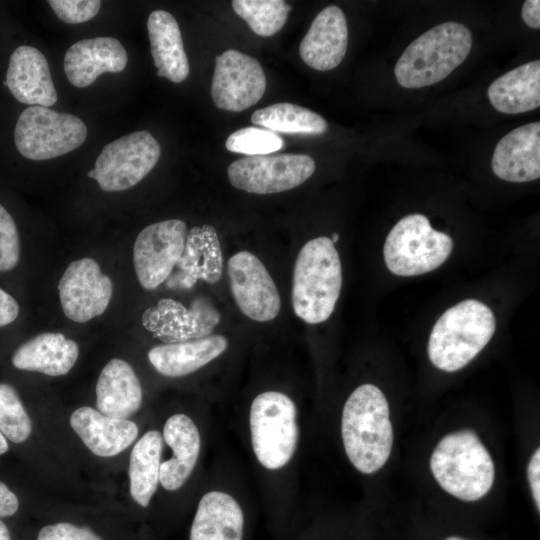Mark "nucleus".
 Listing matches in <instances>:
<instances>
[{
    "instance_id": "obj_2",
    "label": "nucleus",
    "mask_w": 540,
    "mask_h": 540,
    "mask_svg": "<svg viewBox=\"0 0 540 540\" xmlns=\"http://www.w3.org/2000/svg\"><path fill=\"white\" fill-rule=\"evenodd\" d=\"M342 287V266L329 237L308 241L295 261L292 306L295 314L309 324L326 321L333 313Z\"/></svg>"
},
{
    "instance_id": "obj_31",
    "label": "nucleus",
    "mask_w": 540,
    "mask_h": 540,
    "mask_svg": "<svg viewBox=\"0 0 540 540\" xmlns=\"http://www.w3.org/2000/svg\"><path fill=\"white\" fill-rule=\"evenodd\" d=\"M231 4L234 12L262 37L280 31L292 9L283 0H233Z\"/></svg>"
},
{
    "instance_id": "obj_19",
    "label": "nucleus",
    "mask_w": 540,
    "mask_h": 540,
    "mask_svg": "<svg viewBox=\"0 0 540 540\" xmlns=\"http://www.w3.org/2000/svg\"><path fill=\"white\" fill-rule=\"evenodd\" d=\"M3 84L16 100L30 106L49 108L58 99L49 64L33 46L22 45L13 51Z\"/></svg>"
},
{
    "instance_id": "obj_6",
    "label": "nucleus",
    "mask_w": 540,
    "mask_h": 540,
    "mask_svg": "<svg viewBox=\"0 0 540 540\" xmlns=\"http://www.w3.org/2000/svg\"><path fill=\"white\" fill-rule=\"evenodd\" d=\"M430 468L442 489L468 502L484 497L495 479L490 453L472 430L444 436L432 452Z\"/></svg>"
},
{
    "instance_id": "obj_38",
    "label": "nucleus",
    "mask_w": 540,
    "mask_h": 540,
    "mask_svg": "<svg viewBox=\"0 0 540 540\" xmlns=\"http://www.w3.org/2000/svg\"><path fill=\"white\" fill-rule=\"evenodd\" d=\"M19 309L15 298L0 288V327L12 323L18 317Z\"/></svg>"
},
{
    "instance_id": "obj_16",
    "label": "nucleus",
    "mask_w": 540,
    "mask_h": 540,
    "mask_svg": "<svg viewBox=\"0 0 540 540\" xmlns=\"http://www.w3.org/2000/svg\"><path fill=\"white\" fill-rule=\"evenodd\" d=\"M177 271L167 285L173 289H188L198 280L217 283L222 274L223 256L218 234L211 225L196 226L187 232Z\"/></svg>"
},
{
    "instance_id": "obj_30",
    "label": "nucleus",
    "mask_w": 540,
    "mask_h": 540,
    "mask_svg": "<svg viewBox=\"0 0 540 540\" xmlns=\"http://www.w3.org/2000/svg\"><path fill=\"white\" fill-rule=\"evenodd\" d=\"M251 122L275 133L320 135L328 129V123L321 115L288 102L256 110Z\"/></svg>"
},
{
    "instance_id": "obj_15",
    "label": "nucleus",
    "mask_w": 540,
    "mask_h": 540,
    "mask_svg": "<svg viewBox=\"0 0 540 540\" xmlns=\"http://www.w3.org/2000/svg\"><path fill=\"white\" fill-rule=\"evenodd\" d=\"M62 310L77 323L87 322L107 309L113 284L92 258H81L69 264L58 284Z\"/></svg>"
},
{
    "instance_id": "obj_28",
    "label": "nucleus",
    "mask_w": 540,
    "mask_h": 540,
    "mask_svg": "<svg viewBox=\"0 0 540 540\" xmlns=\"http://www.w3.org/2000/svg\"><path fill=\"white\" fill-rule=\"evenodd\" d=\"M488 99L497 111L521 114L540 106V61L520 65L496 78L488 87Z\"/></svg>"
},
{
    "instance_id": "obj_27",
    "label": "nucleus",
    "mask_w": 540,
    "mask_h": 540,
    "mask_svg": "<svg viewBox=\"0 0 540 540\" xmlns=\"http://www.w3.org/2000/svg\"><path fill=\"white\" fill-rule=\"evenodd\" d=\"M147 29L157 75L183 82L190 68L177 20L167 11L155 10L148 17Z\"/></svg>"
},
{
    "instance_id": "obj_41",
    "label": "nucleus",
    "mask_w": 540,
    "mask_h": 540,
    "mask_svg": "<svg viewBox=\"0 0 540 540\" xmlns=\"http://www.w3.org/2000/svg\"><path fill=\"white\" fill-rule=\"evenodd\" d=\"M0 540H11L7 526L0 520Z\"/></svg>"
},
{
    "instance_id": "obj_8",
    "label": "nucleus",
    "mask_w": 540,
    "mask_h": 540,
    "mask_svg": "<svg viewBox=\"0 0 540 540\" xmlns=\"http://www.w3.org/2000/svg\"><path fill=\"white\" fill-rule=\"evenodd\" d=\"M86 136L87 128L80 118L42 106L23 110L14 129L17 150L35 161L67 154L82 145Z\"/></svg>"
},
{
    "instance_id": "obj_21",
    "label": "nucleus",
    "mask_w": 540,
    "mask_h": 540,
    "mask_svg": "<svg viewBox=\"0 0 540 540\" xmlns=\"http://www.w3.org/2000/svg\"><path fill=\"white\" fill-rule=\"evenodd\" d=\"M127 61V52L116 38L82 39L71 45L65 53L64 71L72 85L84 88L103 73L123 71Z\"/></svg>"
},
{
    "instance_id": "obj_4",
    "label": "nucleus",
    "mask_w": 540,
    "mask_h": 540,
    "mask_svg": "<svg viewBox=\"0 0 540 540\" xmlns=\"http://www.w3.org/2000/svg\"><path fill=\"white\" fill-rule=\"evenodd\" d=\"M495 329V316L486 304L463 300L436 321L429 336L428 357L440 370H460L488 344Z\"/></svg>"
},
{
    "instance_id": "obj_18",
    "label": "nucleus",
    "mask_w": 540,
    "mask_h": 540,
    "mask_svg": "<svg viewBox=\"0 0 540 540\" xmlns=\"http://www.w3.org/2000/svg\"><path fill=\"white\" fill-rule=\"evenodd\" d=\"M162 438L172 456L160 463L159 483L167 491H176L184 486L197 465L201 435L190 416L176 413L164 423Z\"/></svg>"
},
{
    "instance_id": "obj_22",
    "label": "nucleus",
    "mask_w": 540,
    "mask_h": 540,
    "mask_svg": "<svg viewBox=\"0 0 540 540\" xmlns=\"http://www.w3.org/2000/svg\"><path fill=\"white\" fill-rule=\"evenodd\" d=\"M245 515L233 494L212 489L200 498L190 540H243Z\"/></svg>"
},
{
    "instance_id": "obj_20",
    "label": "nucleus",
    "mask_w": 540,
    "mask_h": 540,
    "mask_svg": "<svg viewBox=\"0 0 540 540\" xmlns=\"http://www.w3.org/2000/svg\"><path fill=\"white\" fill-rule=\"evenodd\" d=\"M348 46V27L343 11L330 5L320 11L299 46V54L309 67L328 71L343 60Z\"/></svg>"
},
{
    "instance_id": "obj_9",
    "label": "nucleus",
    "mask_w": 540,
    "mask_h": 540,
    "mask_svg": "<svg viewBox=\"0 0 540 540\" xmlns=\"http://www.w3.org/2000/svg\"><path fill=\"white\" fill-rule=\"evenodd\" d=\"M161 148L148 131H136L105 145L88 177L106 192L127 190L139 183L157 164Z\"/></svg>"
},
{
    "instance_id": "obj_35",
    "label": "nucleus",
    "mask_w": 540,
    "mask_h": 540,
    "mask_svg": "<svg viewBox=\"0 0 540 540\" xmlns=\"http://www.w3.org/2000/svg\"><path fill=\"white\" fill-rule=\"evenodd\" d=\"M48 3L57 17L68 24H79L94 18L101 7L99 0H50Z\"/></svg>"
},
{
    "instance_id": "obj_10",
    "label": "nucleus",
    "mask_w": 540,
    "mask_h": 540,
    "mask_svg": "<svg viewBox=\"0 0 540 540\" xmlns=\"http://www.w3.org/2000/svg\"><path fill=\"white\" fill-rule=\"evenodd\" d=\"M315 168V161L306 154H267L235 160L228 166L227 175L235 188L265 195L298 187Z\"/></svg>"
},
{
    "instance_id": "obj_11",
    "label": "nucleus",
    "mask_w": 540,
    "mask_h": 540,
    "mask_svg": "<svg viewBox=\"0 0 540 540\" xmlns=\"http://www.w3.org/2000/svg\"><path fill=\"white\" fill-rule=\"evenodd\" d=\"M187 225L168 219L145 227L133 247V264L140 285L154 290L165 282L180 259L187 236Z\"/></svg>"
},
{
    "instance_id": "obj_3",
    "label": "nucleus",
    "mask_w": 540,
    "mask_h": 540,
    "mask_svg": "<svg viewBox=\"0 0 540 540\" xmlns=\"http://www.w3.org/2000/svg\"><path fill=\"white\" fill-rule=\"evenodd\" d=\"M472 34L465 25L448 21L421 34L399 57L394 75L407 89L436 84L449 76L468 57Z\"/></svg>"
},
{
    "instance_id": "obj_13",
    "label": "nucleus",
    "mask_w": 540,
    "mask_h": 540,
    "mask_svg": "<svg viewBox=\"0 0 540 540\" xmlns=\"http://www.w3.org/2000/svg\"><path fill=\"white\" fill-rule=\"evenodd\" d=\"M232 296L240 311L249 319L268 322L281 308L279 291L263 263L253 253L240 251L227 263Z\"/></svg>"
},
{
    "instance_id": "obj_7",
    "label": "nucleus",
    "mask_w": 540,
    "mask_h": 540,
    "mask_svg": "<svg viewBox=\"0 0 540 540\" xmlns=\"http://www.w3.org/2000/svg\"><path fill=\"white\" fill-rule=\"evenodd\" d=\"M453 240L436 231L423 214H409L400 219L388 233L384 261L395 275L417 276L435 270L450 256Z\"/></svg>"
},
{
    "instance_id": "obj_5",
    "label": "nucleus",
    "mask_w": 540,
    "mask_h": 540,
    "mask_svg": "<svg viewBox=\"0 0 540 540\" xmlns=\"http://www.w3.org/2000/svg\"><path fill=\"white\" fill-rule=\"evenodd\" d=\"M248 432L259 466L271 473L284 470L294 459L299 443L296 403L278 390L257 394L248 412Z\"/></svg>"
},
{
    "instance_id": "obj_36",
    "label": "nucleus",
    "mask_w": 540,
    "mask_h": 540,
    "mask_svg": "<svg viewBox=\"0 0 540 540\" xmlns=\"http://www.w3.org/2000/svg\"><path fill=\"white\" fill-rule=\"evenodd\" d=\"M37 540H103L87 527H78L71 523L60 522L43 527Z\"/></svg>"
},
{
    "instance_id": "obj_37",
    "label": "nucleus",
    "mask_w": 540,
    "mask_h": 540,
    "mask_svg": "<svg viewBox=\"0 0 540 540\" xmlns=\"http://www.w3.org/2000/svg\"><path fill=\"white\" fill-rule=\"evenodd\" d=\"M527 475L530 489L538 512L540 511V449L538 448L532 455L528 467Z\"/></svg>"
},
{
    "instance_id": "obj_25",
    "label": "nucleus",
    "mask_w": 540,
    "mask_h": 540,
    "mask_svg": "<svg viewBox=\"0 0 540 540\" xmlns=\"http://www.w3.org/2000/svg\"><path fill=\"white\" fill-rule=\"evenodd\" d=\"M228 345L225 336L212 334L193 341L156 345L149 350L148 359L161 375L182 377L217 359Z\"/></svg>"
},
{
    "instance_id": "obj_34",
    "label": "nucleus",
    "mask_w": 540,
    "mask_h": 540,
    "mask_svg": "<svg viewBox=\"0 0 540 540\" xmlns=\"http://www.w3.org/2000/svg\"><path fill=\"white\" fill-rule=\"evenodd\" d=\"M20 259V238L10 213L0 204V272L13 270Z\"/></svg>"
},
{
    "instance_id": "obj_24",
    "label": "nucleus",
    "mask_w": 540,
    "mask_h": 540,
    "mask_svg": "<svg viewBox=\"0 0 540 540\" xmlns=\"http://www.w3.org/2000/svg\"><path fill=\"white\" fill-rule=\"evenodd\" d=\"M142 397L140 380L132 366L122 359H111L97 380V410L109 417L128 419L140 409Z\"/></svg>"
},
{
    "instance_id": "obj_29",
    "label": "nucleus",
    "mask_w": 540,
    "mask_h": 540,
    "mask_svg": "<svg viewBox=\"0 0 540 540\" xmlns=\"http://www.w3.org/2000/svg\"><path fill=\"white\" fill-rule=\"evenodd\" d=\"M162 448V434L149 430L131 451L128 471L130 494L141 507H147L157 491Z\"/></svg>"
},
{
    "instance_id": "obj_44",
    "label": "nucleus",
    "mask_w": 540,
    "mask_h": 540,
    "mask_svg": "<svg viewBox=\"0 0 540 540\" xmlns=\"http://www.w3.org/2000/svg\"><path fill=\"white\" fill-rule=\"evenodd\" d=\"M332 237H333V238H332L331 240H332L333 243H335V242L338 241V239H339V236H338V234H336V233L333 234Z\"/></svg>"
},
{
    "instance_id": "obj_33",
    "label": "nucleus",
    "mask_w": 540,
    "mask_h": 540,
    "mask_svg": "<svg viewBox=\"0 0 540 540\" xmlns=\"http://www.w3.org/2000/svg\"><path fill=\"white\" fill-rule=\"evenodd\" d=\"M225 147L230 152L247 156L267 155L281 150L284 140L271 130L249 126L230 134Z\"/></svg>"
},
{
    "instance_id": "obj_17",
    "label": "nucleus",
    "mask_w": 540,
    "mask_h": 540,
    "mask_svg": "<svg viewBox=\"0 0 540 540\" xmlns=\"http://www.w3.org/2000/svg\"><path fill=\"white\" fill-rule=\"evenodd\" d=\"M493 173L508 182H529L540 177V123L519 126L497 143L491 160Z\"/></svg>"
},
{
    "instance_id": "obj_1",
    "label": "nucleus",
    "mask_w": 540,
    "mask_h": 540,
    "mask_svg": "<svg viewBox=\"0 0 540 540\" xmlns=\"http://www.w3.org/2000/svg\"><path fill=\"white\" fill-rule=\"evenodd\" d=\"M345 453L356 470L373 474L387 462L393 445L389 405L373 384L357 387L347 398L341 416Z\"/></svg>"
},
{
    "instance_id": "obj_42",
    "label": "nucleus",
    "mask_w": 540,
    "mask_h": 540,
    "mask_svg": "<svg viewBox=\"0 0 540 540\" xmlns=\"http://www.w3.org/2000/svg\"><path fill=\"white\" fill-rule=\"evenodd\" d=\"M8 442L5 436L0 431V455L4 454L8 450Z\"/></svg>"
},
{
    "instance_id": "obj_12",
    "label": "nucleus",
    "mask_w": 540,
    "mask_h": 540,
    "mask_svg": "<svg viewBox=\"0 0 540 540\" xmlns=\"http://www.w3.org/2000/svg\"><path fill=\"white\" fill-rule=\"evenodd\" d=\"M266 90V76L259 61L238 50L216 56L211 96L217 108L240 112L255 105Z\"/></svg>"
},
{
    "instance_id": "obj_26",
    "label": "nucleus",
    "mask_w": 540,
    "mask_h": 540,
    "mask_svg": "<svg viewBox=\"0 0 540 540\" xmlns=\"http://www.w3.org/2000/svg\"><path fill=\"white\" fill-rule=\"evenodd\" d=\"M79 355L78 344L61 333L39 334L16 349L12 356L15 368L48 376L67 374Z\"/></svg>"
},
{
    "instance_id": "obj_43",
    "label": "nucleus",
    "mask_w": 540,
    "mask_h": 540,
    "mask_svg": "<svg viewBox=\"0 0 540 540\" xmlns=\"http://www.w3.org/2000/svg\"><path fill=\"white\" fill-rule=\"evenodd\" d=\"M445 540H468V539L461 538L458 536H450V537H447Z\"/></svg>"
},
{
    "instance_id": "obj_40",
    "label": "nucleus",
    "mask_w": 540,
    "mask_h": 540,
    "mask_svg": "<svg viewBox=\"0 0 540 540\" xmlns=\"http://www.w3.org/2000/svg\"><path fill=\"white\" fill-rule=\"evenodd\" d=\"M521 17L524 23L533 29L540 28V1L526 0L522 5Z\"/></svg>"
},
{
    "instance_id": "obj_14",
    "label": "nucleus",
    "mask_w": 540,
    "mask_h": 540,
    "mask_svg": "<svg viewBox=\"0 0 540 540\" xmlns=\"http://www.w3.org/2000/svg\"><path fill=\"white\" fill-rule=\"evenodd\" d=\"M219 321L218 311L205 298L194 300L191 308L164 298L146 309L141 317L143 327L164 344L207 337Z\"/></svg>"
},
{
    "instance_id": "obj_39",
    "label": "nucleus",
    "mask_w": 540,
    "mask_h": 540,
    "mask_svg": "<svg viewBox=\"0 0 540 540\" xmlns=\"http://www.w3.org/2000/svg\"><path fill=\"white\" fill-rule=\"evenodd\" d=\"M19 508L17 496L0 481V517L14 515Z\"/></svg>"
},
{
    "instance_id": "obj_32",
    "label": "nucleus",
    "mask_w": 540,
    "mask_h": 540,
    "mask_svg": "<svg viewBox=\"0 0 540 540\" xmlns=\"http://www.w3.org/2000/svg\"><path fill=\"white\" fill-rule=\"evenodd\" d=\"M0 431L14 443L26 441L32 432V422L17 391L9 384H0Z\"/></svg>"
},
{
    "instance_id": "obj_23",
    "label": "nucleus",
    "mask_w": 540,
    "mask_h": 540,
    "mask_svg": "<svg viewBox=\"0 0 540 540\" xmlns=\"http://www.w3.org/2000/svg\"><path fill=\"white\" fill-rule=\"evenodd\" d=\"M70 425L86 447L100 457H113L138 436V426L128 420L106 416L89 406L76 409Z\"/></svg>"
}]
</instances>
